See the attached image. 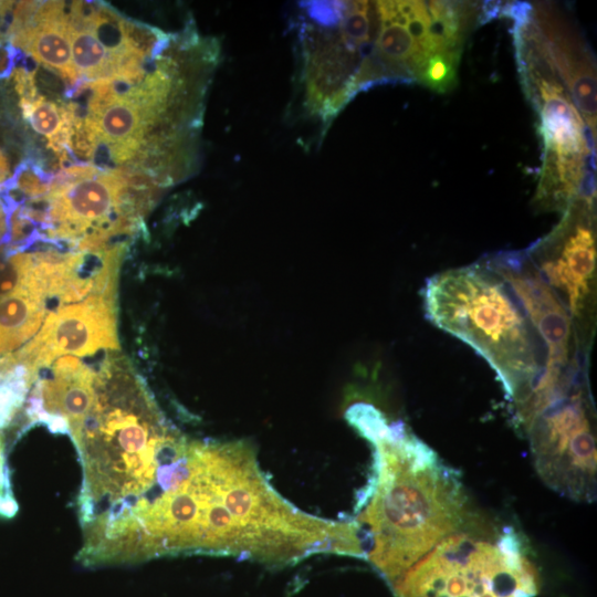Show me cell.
I'll return each instance as SVG.
<instances>
[{
    "instance_id": "7",
    "label": "cell",
    "mask_w": 597,
    "mask_h": 597,
    "mask_svg": "<svg viewBox=\"0 0 597 597\" xmlns=\"http://www.w3.org/2000/svg\"><path fill=\"white\" fill-rule=\"evenodd\" d=\"M115 291L116 285L107 286L50 311L38 334L17 355V363L27 370L30 381L38 370L60 356L118 348Z\"/></svg>"
},
{
    "instance_id": "5",
    "label": "cell",
    "mask_w": 597,
    "mask_h": 597,
    "mask_svg": "<svg viewBox=\"0 0 597 597\" xmlns=\"http://www.w3.org/2000/svg\"><path fill=\"white\" fill-rule=\"evenodd\" d=\"M523 430L543 481L567 498L590 502L596 494V436L587 385L557 397Z\"/></svg>"
},
{
    "instance_id": "10",
    "label": "cell",
    "mask_w": 597,
    "mask_h": 597,
    "mask_svg": "<svg viewBox=\"0 0 597 597\" xmlns=\"http://www.w3.org/2000/svg\"><path fill=\"white\" fill-rule=\"evenodd\" d=\"M21 108L25 119L39 134L50 138V146L60 149L66 145L71 133V111H59L57 106L42 96L21 97Z\"/></svg>"
},
{
    "instance_id": "15",
    "label": "cell",
    "mask_w": 597,
    "mask_h": 597,
    "mask_svg": "<svg viewBox=\"0 0 597 597\" xmlns=\"http://www.w3.org/2000/svg\"><path fill=\"white\" fill-rule=\"evenodd\" d=\"M381 420H383V419H381ZM381 420H380V421H381ZM380 421H379V422H380ZM379 422H378V423H379ZM378 423H377V425H378ZM377 425H376V426H377ZM376 426H375V427H376ZM375 427H374V428H375ZM374 428H373V429H374ZM373 429H371V430H373ZM371 430H370V431H371ZM370 431H369V432H370ZM369 432H368V433H369ZM368 433H367V434H368ZM367 434H366V436H367ZM366 436H365V437H366Z\"/></svg>"
},
{
    "instance_id": "13",
    "label": "cell",
    "mask_w": 597,
    "mask_h": 597,
    "mask_svg": "<svg viewBox=\"0 0 597 597\" xmlns=\"http://www.w3.org/2000/svg\"><path fill=\"white\" fill-rule=\"evenodd\" d=\"M14 51L10 45L0 46V78L8 76L12 70Z\"/></svg>"
},
{
    "instance_id": "9",
    "label": "cell",
    "mask_w": 597,
    "mask_h": 597,
    "mask_svg": "<svg viewBox=\"0 0 597 597\" xmlns=\"http://www.w3.org/2000/svg\"><path fill=\"white\" fill-rule=\"evenodd\" d=\"M531 21L577 111L596 136V69L585 41L552 4H532Z\"/></svg>"
},
{
    "instance_id": "12",
    "label": "cell",
    "mask_w": 597,
    "mask_h": 597,
    "mask_svg": "<svg viewBox=\"0 0 597 597\" xmlns=\"http://www.w3.org/2000/svg\"><path fill=\"white\" fill-rule=\"evenodd\" d=\"M17 511L18 504L12 493L10 474L0 440V516L12 517Z\"/></svg>"
},
{
    "instance_id": "11",
    "label": "cell",
    "mask_w": 597,
    "mask_h": 597,
    "mask_svg": "<svg viewBox=\"0 0 597 597\" xmlns=\"http://www.w3.org/2000/svg\"><path fill=\"white\" fill-rule=\"evenodd\" d=\"M457 53H438L423 64L417 83L438 93L450 91L457 83V72L460 62Z\"/></svg>"
},
{
    "instance_id": "1",
    "label": "cell",
    "mask_w": 597,
    "mask_h": 597,
    "mask_svg": "<svg viewBox=\"0 0 597 597\" xmlns=\"http://www.w3.org/2000/svg\"><path fill=\"white\" fill-rule=\"evenodd\" d=\"M370 441L373 474L356 505L364 558L390 585L470 516L459 471L404 422Z\"/></svg>"
},
{
    "instance_id": "6",
    "label": "cell",
    "mask_w": 597,
    "mask_h": 597,
    "mask_svg": "<svg viewBox=\"0 0 597 597\" xmlns=\"http://www.w3.org/2000/svg\"><path fill=\"white\" fill-rule=\"evenodd\" d=\"M593 209L583 201L573 203L559 224L526 253L573 322L584 320L593 303L597 255Z\"/></svg>"
},
{
    "instance_id": "3",
    "label": "cell",
    "mask_w": 597,
    "mask_h": 597,
    "mask_svg": "<svg viewBox=\"0 0 597 597\" xmlns=\"http://www.w3.org/2000/svg\"><path fill=\"white\" fill-rule=\"evenodd\" d=\"M390 587L396 597H532L537 575L522 533L470 515Z\"/></svg>"
},
{
    "instance_id": "2",
    "label": "cell",
    "mask_w": 597,
    "mask_h": 597,
    "mask_svg": "<svg viewBox=\"0 0 597 597\" xmlns=\"http://www.w3.org/2000/svg\"><path fill=\"white\" fill-rule=\"evenodd\" d=\"M427 317L479 353L513 407L545 369L546 349L521 302L488 263L444 271L425 287Z\"/></svg>"
},
{
    "instance_id": "16",
    "label": "cell",
    "mask_w": 597,
    "mask_h": 597,
    "mask_svg": "<svg viewBox=\"0 0 597 597\" xmlns=\"http://www.w3.org/2000/svg\"><path fill=\"white\" fill-rule=\"evenodd\" d=\"M383 421H384V420H383ZM383 421H381V422H383ZM381 422H380V423H381ZM380 423H379V425H380ZM379 425H378V426H379ZM378 426H377V427H378ZM375 429H376V428H375ZM375 429H374V430H375ZM374 430H373V431H374ZM373 431H371V432H373ZM371 432H370V433H371ZM370 433H369V434H370ZM369 434H368V436H369ZM368 436H367V437H368ZM367 437H366V438H367Z\"/></svg>"
},
{
    "instance_id": "4",
    "label": "cell",
    "mask_w": 597,
    "mask_h": 597,
    "mask_svg": "<svg viewBox=\"0 0 597 597\" xmlns=\"http://www.w3.org/2000/svg\"><path fill=\"white\" fill-rule=\"evenodd\" d=\"M516 60L523 87L538 114L543 168L536 201L565 211L577 201L594 205L596 136L530 23L514 25Z\"/></svg>"
},
{
    "instance_id": "8",
    "label": "cell",
    "mask_w": 597,
    "mask_h": 597,
    "mask_svg": "<svg viewBox=\"0 0 597 597\" xmlns=\"http://www.w3.org/2000/svg\"><path fill=\"white\" fill-rule=\"evenodd\" d=\"M489 264L511 286L546 349L545 369L564 373L570 363L574 322L551 286L542 279L526 253H504Z\"/></svg>"
},
{
    "instance_id": "14",
    "label": "cell",
    "mask_w": 597,
    "mask_h": 597,
    "mask_svg": "<svg viewBox=\"0 0 597 597\" xmlns=\"http://www.w3.org/2000/svg\"><path fill=\"white\" fill-rule=\"evenodd\" d=\"M9 172V166L6 157L0 150V182H2Z\"/></svg>"
}]
</instances>
